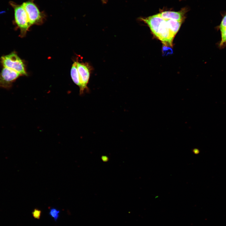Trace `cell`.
<instances>
[{"mask_svg": "<svg viewBox=\"0 0 226 226\" xmlns=\"http://www.w3.org/2000/svg\"><path fill=\"white\" fill-rule=\"evenodd\" d=\"M139 20L145 23L151 32L164 45L172 46L175 36L170 30L165 19L157 14L146 17H140Z\"/></svg>", "mask_w": 226, "mask_h": 226, "instance_id": "obj_1", "label": "cell"}, {"mask_svg": "<svg viewBox=\"0 0 226 226\" xmlns=\"http://www.w3.org/2000/svg\"><path fill=\"white\" fill-rule=\"evenodd\" d=\"M10 4L13 9L15 22L20 30V35H25L30 26L28 15L22 4H18L10 1Z\"/></svg>", "mask_w": 226, "mask_h": 226, "instance_id": "obj_2", "label": "cell"}, {"mask_svg": "<svg viewBox=\"0 0 226 226\" xmlns=\"http://www.w3.org/2000/svg\"><path fill=\"white\" fill-rule=\"evenodd\" d=\"M1 62L3 67L11 69L21 75H27L24 63L15 52L2 56Z\"/></svg>", "mask_w": 226, "mask_h": 226, "instance_id": "obj_3", "label": "cell"}, {"mask_svg": "<svg viewBox=\"0 0 226 226\" xmlns=\"http://www.w3.org/2000/svg\"><path fill=\"white\" fill-rule=\"evenodd\" d=\"M34 0H27L22 3L27 13L30 26L33 24H41L46 16L44 13L40 11L34 3Z\"/></svg>", "mask_w": 226, "mask_h": 226, "instance_id": "obj_4", "label": "cell"}, {"mask_svg": "<svg viewBox=\"0 0 226 226\" xmlns=\"http://www.w3.org/2000/svg\"><path fill=\"white\" fill-rule=\"evenodd\" d=\"M21 75L9 68L3 67L0 73V87L8 89L13 83Z\"/></svg>", "mask_w": 226, "mask_h": 226, "instance_id": "obj_5", "label": "cell"}, {"mask_svg": "<svg viewBox=\"0 0 226 226\" xmlns=\"http://www.w3.org/2000/svg\"><path fill=\"white\" fill-rule=\"evenodd\" d=\"M77 65L81 82L80 94H81L85 89H88L87 84L90 78L91 67L88 63L80 62L78 60Z\"/></svg>", "mask_w": 226, "mask_h": 226, "instance_id": "obj_6", "label": "cell"}, {"mask_svg": "<svg viewBox=\"0 0 226 226\" xmlns=\"http://www.w3.org/2000/svg\"><path fill=\"white\" fill-rule=\"evenodd\" d=\"M188 11V8L185 7L178 11L161 10L157 14L164 19H172L183 22Z\"/></svg>", "mask_w": 226, "mask_h": 226, "instance_id": "obj_7", "label": "cell"}, {"mask_svg": "<svg viewBox=\"0 0 226 226\" xmlns=\"http://www.w3.org/2000/svg\"><path fill=\"white\" fill-rule=\"evenodd\" d=\"M165 19L170 30L175 36L183 22L170 19Z\"/></svg>", "mask_w": 226, "mask_h": 226, "instance_id": "obj_8", "label": "cell"}, {"mask_svg": "<svg viewBox=\"0 0 226 226\" xmlns=\"http://www.w3.org/2000/svg\"><path fill=\"white\" fill-rule=\"evenodd\" d=\"M77 60L74 62L71 70V75L72 78L74 82L79 88L81 87V82L77 68Z\"/></svg>", "mask_w": 226, "mask_h": 226, "instance_id": "obj_9", "label": "cell"}, {"mask_svg": "<svg viewBox=\"0 0 226 226\" xmlns=\"http://www.w3.org/2000/svg\"><path fill=\"white\" fill-rule=\"evenodd\" d=\"M60 211L54 207H52L50 209L49 214L52 218L56 222L59 217Z\"/></svg>", "mask_w": 226, "mask_h": 226, "instance_id": "obj_10", "label": "cell"}, {"mask_svg": "<svg viewBox=\"0 0 226 226\" xmlns=\"http://www.w3.org/2000/svg\"><path fill=\"white\" fill-rule=\"evenodd\" d=\"M221 34V40L219 43L220 48H223L226 44V28L220 31Z\"/></svg>", "mask_w": 226, "mask_h": 226, "instance_id": "obj_11", "label": "cell"}, {"mask_svg": "<svg viewBox=\"0 0 226 226\" xmlns=\"http://www.w3.org/2000/svg\"><path fill=\"white\" fill-rule=\"evenodd\" d=\"M218 28L220 31L226 28V13L223 15L221 23Z\"/></svg>", "mask_w": 226, "mask_h": 226, "instance_id": "obj_12", "label": "cell"}, {"mask_svg": "<svg viewBox=\"0 0 226 226\" xmlns=\"http://www.w3.org/2000/svg\"><path fill=\"white\" fill-rule=\"evenodd\" d=\"M41 213V211L36 208H35L32 212V214L34 218L38 219H40V218Z\"/></svg>", "mask_w": 226, "mask_h": 226, "instance_id": "obj_13", "label": "cell"}, {"mask_svg": "<svg viewBox=\"0 0 226 226\" xmlns=\"http://www.w3.org/2000/svg\"><path fill=\"white\" fill-rule=\"evenodd\" d=\"M162 51L164 55L171 54L173 52L172 50L169 46L164 45L162 48Z\"/></svg>", "mask_w": 226, "mask_h": 226, "instance_id": "obj_14", "label": "cell"}, {"mask_svg": "<svg viewBox=\"0 0 226 226\" xmlns=\"http://www.w3.org/2000/svg\"><path fill=\"white\" fill-rule=\"evenodd\" d=\"M101 1L103 3H107V0H101Z\"/></svg>", "mask_w": 226, "mask_h": 226, "instance_id": "obj_15", "label": "cell"}, {"mask_svg": "<svg viewBox=\"0 0 226 226\" xmlns=\"http://www.w3.org/2000/svg\"><path fill=\"white\" fill-rule=\"evenodd\" d=\"M179 0L181 1V0Z\"/></svg>", "mask_w": 226, "mask_h": 226, "instance_id": "obj_16", "label": "cell"}]
</instances>
